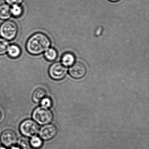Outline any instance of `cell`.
<instances>
[{
	"label": "cell",
	"mask_w": 149,
	"mask_h": 149,
	"mask_svg": "<svg viewBox=\"0 0 149 149\" xmlns=\"http://www.w3.org/2000/svg\"><path fill=\"white\" fill-rule=\"evenodd\" d=\"M51 45L49 37L42 33L32 35L27 42L26 48L28 52L33 55H38L47 50Z\"/></svg>",
	"instance_id": "obj_1"
},
{
	"label": "cell",
	"mask_w": 149,
	"mask_h": 149,
	"mask_svg": "<svg viewBox=\"0 0 149 149\" xmlns=\"http://www.w3.org/2000/svg\"><path fill=\"white\" fill-rule=\"evenodd\" d=\"M33 119L37 124L40 125H45L50 123L54 119L53 112L47 108L38 107L33 113Z\"/></svg>",
	"instance_id": "obj_2"
},
{
	"label": "cell",
	"mask_w": 149,
	"mask_h": 149,
	"mask_svg": "<svg viewBox=\"0 0 149 149\" xmlns=\"http://www.w3.org/2000/svg\"><path fill=\"white\" fill-rule=\"evenodd\" d=\"M18 27L14 22L6 21L0 26V36L3 39L11 41L16 38Z\"/></svg>",
	"instance_id": "obj_3"
},
{
	"label": "cell",
	"mask_w": 149,
	"mask_h": 149,
	"mask_svg": "<svg viewBox=\"0 0 149 149\" xmlns=\"http://www.w3.org/2000/svg\"><path fill=\"white\" fill-rule=\"evenodd\" d=\"M20 131L23 136L32 137L37 135L39 131L38 124L31 119H26L21 123Z\"/></svg>",
	"instance_id": "obj_4"
},
{
	"label": "cell",
	"mask_w": 149,
	"mask_h": 149,
	"mask_svg": "<svg viewBox=\"0 0 149 149\" xmlns=\"http://www.w3.org/2000/svg\"><path fill=\"white\" fill-rule=\"evenodd\" d=\"M67 67L61 63L57 62L52 64L49 68V74L53 80L60 81L65 77L67 74Z\"/></svg>",
	"instance_id": "obj_5"
},
{
	"label": "cell",
	"mask_w": 149,
	"mask_h": 149,
	"mask_svg": "<svg viewBox=\"0 0 149 149\" xmlns=\"http://www.w3.org/2000/svg\"><path fill=\"white\" fill-rule=\"evenodd\" d=\"M58 132V129L56 125L53 124L44 125L40 131V137L42 140L49 141L55 137Z\"/></svg>",
	"instance_id": "obj_6"
},
{
	"label": "cell",
	"mask_w": 149,
	"mask_h": 149,
	"mask_svg": "<svg viewBox=\"0 0 149 149\" xmlns=\"http://www.w3.org/2000/svg\"><path fill=\"white\" fill-rule=\"evenodd\" d=\"M0 140L4 146L11 147L17 143V135L12 130H6L1 133L0 136Z\"/></svg>",
	"instance_id": "obj_7"
},
{
	"label": "cell",
	"mask_w": 149,
	"mask_h": 149,
	"mask_svg": "<svg viewBox=\"0 0 149 149\" xmlns=\"http://www.w3.org/2000/svg\"><path fill=\"white\" fill-rule=\"evenodd\" d=\"M70 75L75 79L83 78L87 73V68L82 63L78 62L74 63L69 70Z\"/></svg>",
	"instance_id": "obj_8"
},
{
	"label": "cell",
	"mask_w": 149,
	"mask_h": 149,
	"mask_svg": "<svg viewBox=\"0 0 149 149\" xmlns=\"http://www.w3.org/2000/svg\"><path fill=\"white\" fill-rule=\"evenodd\" d=\"M47 91L43 88H38L36 89L33 94L32 99L33 102L38 103L47 96Z\"/></svg>",
	"instance_id": "obj_9"
},
{
	"label": "cell",
	"mask_w": 149,
	"mask_h": 149,
	"mask_svg": "<svg viewBox=\"0 0 149 149\" xmlns=\"http://www.w3.org/2000/svg\"><path fill=\"white\" fill-rule=\"evenodd\" d=\"M11 8L8 4H3L0 6V19L6 20L12 16Z\"/></svg>",
	"instance_id": "obj_10"
},
{
	"label": "cell",
	"mask_w": 149,
	"mask_h": 149,
	"mask_svg": "<svg viewBox=\"0 0 149 149\" xmlns=\"http://www.w3.org/2000/svg\"><path fill=\"white\" fill-rule=\"evenodd\" d=\"M75 57L72 53L67 52L65 53L61 58V63L65 67L71 66L74 63Z\"/></svg>",
	"instance_id": "obj_11"
},
{
	"label": "cell",
	"mask_w": 149,
	"mask_h": 149,
	"mask_svg": "<svg viewBox=\"0 0 149 149\" xmlns=\"http://www.w3.org/2000/svg\"><path fill=\"white\" fill-rule=\"evenodd\" d=\"M7 53L11 58L15 59L20 56L22 50L19 47L15 44H13L9 45Z\"/></svg>",
	"instance_id": "obj_12"
},
{
	"label": "cell",
	"mask_w": 149,
	"mask_h": 149,
	"mask_svg": "<svg viewBox=\"0 0 149 149\" xmlns=\"http://www.w3.org/2000/svg\"><path fill=\"white\" fill-rule=\"evenodd\" d=\"M44 56L49 61H54L57 57V52L54 48H49L44 52Z\"/></svg>",
	"instance_id": "obj_13"
},
{
	"label": "cell",
	"mask_w": 149,
	"mask_h": 149,
	"mask_svg": "<svg viewBox=\"0 0 149 149\" xmlns=\"http://www.w3.org/2000/svg\"><path fill=\"white\" fill-rule=\"evenodd\" d=\"M30 145L34 149H39L41 148L43 145L42 139L40 137L35 136L31 137L30 141Z\"/></svg>",
	"instance_id": "obj_14"
},
{
	"label": "cell",
	"mask_w": 149,
	"mask_h": 149,
	"mask_svg": "<svg viewBox=\"0 0 149 149\" xmlns=\"http://www.w3.org/2000/svg\"><path fill=\"white\" fill-rule=\"evenodd\" d=\"M11 11L12 15L16 18L20 17L23 14V8L21 6L19 5H14L12 6Z\"/></svg>",
	"instance_id": "obj_15"
},
{
	"label": "cell",
	"mask_w": 149,
	"mask_h": 149,
	"mask_svg": "<svg viewBox=\"0 0 149 149\" xmlns=\"http://www.w3.org/2000/svg\"><path fill=\"white\" fill-rule=\"evenodd\" d=\"M9 43L8 40L0 38V55L5 54L7 52Z\"/></svg>",
	"instance_id": "obj_16"
},
{
	"label": "cell",
	"mask_w": 149,
	"mask_h": 149,
	"mask_svg": "<svg viewBox=\"0 0 149 149\" xmlns=\"http://www.w3.org/2000/svg\"><path fill=\"white\" fill-rule=\"evenodd\" d=\"M18 144L20 149H34L30 145L29 141L26 139H21Z\"/></svg>",
	"instance_id": "obj_17"
},
{
	"label": "cell",
	"mask_w": 149,
	"mask_h": 149,
	"mask_svg": "<svg viewBox=\"0 0 149 149\" xmlns=\"http://www.w3.org/2000/svg\"><path fill=\"white\" fill-rule=\"evenodd\" d=\"M40 104L42 107L49 109L52 106V100L49 97H46L41 101Z\"/></svg>",
	"instance_id": "obj_18"
},
{
	"label": "cell",
	"mask_w": 149,
	"mask_h": 149,
	"mask_svg": "<svg viewBox=\"0 0 149 149\" xmlns=\"http://www.w3.org/2000/svg\"><path fill=\"white\" fill-rule=\"evenodd\" d=\"M6 2L8 5L13 6L14 5H19L23 2V0H6Z\"/></svg>",
	"instance_id": "obj_19"
},
{
	"label": "cell",
	"mask_w": 149,
	"mask_h": 149,
	"mask_svg": "<svg viewBox=\"0 0 149 149\" xmlns=\"http://www.w3.org/2000/svg\"><path fill=\"white\" fill-rule=\"evenodd\" d=\"M2 117H3V113H2V111L0 110V120H1L2 118Z\"/></svg>",
	"instance_id": "obj_20"
},
{
	"label": "cell",
	"mask_w": 149,
	"mask_h": 149,
	"mask_svg": "<svg viewBox=\"0 0 149 149\" xmlns=\"http://www.w3.org/2000/svg\"><path fill=\"white\" fill-rule=\"evenodd\" d=\"M11 149H20V148L19 147H17V146H13Z\"/></svg>",
	"instance_id": "obj_21"
},
{
	"label": "cell",
	"mask_w": 149,
	"mask_h": 149,
	"mask_svg": "<svg viewBox=\"0 0 149 149\" xmlns=\"http://www.w3.org/2000/svg\"><path fill=\"white\" fill-rule=\"evenodd\" d=\"M109 1H111V2H117V1H119V0H109Z\"/></svg>",
	"instance_id": "obj_22"
},
{
	"label": "cell",
	"mask_w": 149,
	"mask_h": 149,
	"mask_svg": "<svg viewBox=\"0 0 149 149\" xmlns=\"http://www.w3.org/2000/svg\"><path fill=\"white\" fill-rule=\"evenodd\" d=\"M0 149H6L5 147H3V146H0Z\"/></svg>",
	"instance_id": "obj_23"
}]
</instances>
